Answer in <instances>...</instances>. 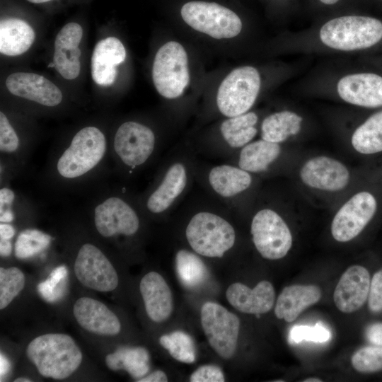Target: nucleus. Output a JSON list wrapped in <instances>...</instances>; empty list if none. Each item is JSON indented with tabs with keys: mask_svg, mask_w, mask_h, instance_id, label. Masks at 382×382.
Instances as JSON below:
<instances>
[{
	"mask_svg": "<svg viewBox=\"0 0 382 382\" xmlns=\"http://www.w3.org/2000/svg\"><path fill=\"white\" fill-rule=\"evenodd\" d=\"M337 91L349 104L365 108L382 106V76L374 73L344 76L337 82Z\"/></svg>",
	"mask_w": 382,
	"mask_h": 382,
	"instance_id": "obj_16",
	"label": "nucleus"
},
{
	"mask_svg": "<svg viewBox=\"0 0 382 382\" xmlns=\"http://www.w3.org/2000/svg\"><path fill=\"white\" fill-rule=\"evenodd\" d=\"M125 58L126 50L119 39L108 37L99 41L91 57L93 80L100 86L113 84L117 74L116 66Z\"/></svg>",
	"mask_w": 382,
	"mask_h": 382,
	"instance_id": "obj_23",
	"label": "nucleus"
},
{
	"mask_svg": "<svg viewBox=\"0 0 382 382\" xmlns=\"http://www.w3.org/2000/svg\"><path fill=\"white\" fill-rule=\"evenodd\" d=\"M139 291L149 318L154 322L166 320L173 309L172 292L164 278L149 272L140 281Z\"/></svg>",
	"mask_w": 382,
	"mask_h": 382,
	"instance_id": "obj_22",
	"label": "nucleus"
},
{
	"mask_svg": "<svg viewBox=\"0 0 382 382\" xmlns=\"http://www.w3.org/2000/svg\"><path fill=\"white\" fill-rule=\"evenodd\" d=\"M302 120L301 116L289 110L272 113L262 122V139L277 144L284 141L300 132Z\"/></svg>",
	"mask_w": 382,
	"mask_h": 382,
	"instance_id": "obj_29",
	"label": "nucleus"
},
{
	"mask_svg": "<svg viewBox=\"0 0 382 382\" xmlns=\"http://www.w3.org/2000/svg\"><path fill=\"white\" fill-rule=\"evenodd\" d=\"M352 364L361 373H372L382 370V346L364 347L352 355Z\"/></svg>",
	"mask_w": 382,
	"mask_h": 382,
	"instance_id": "obj_36",
	"label": "nucleus"
},
{
	"mask_svg": "<svg viewBox=\"0 0 382 382\" xmlns=\"http://www.w3.org/2000/svg\"><path fill=\"white\" fill-rule=\"evenodd\" d=\"M110 139L96 125H86L51 150L42 173L44 185L56 193L93 189L110 173Z\"/></svg>",
	"mask_w": 382,
	"mask_h": 382,
	"instance_id": "obj_1",
	"label": "nucleus"
},
{
	"mask_svg": "<svg viewBox=\"0 0 382 382\" xmlns=\"http://www.w3.org/2000/svg\"><path fill=\"white\" fill-rule=\"evenodd\" d=\"M160 343L173 358L178 361L190 364L196 359V349L192 337L187 333L177 330L160 337Z\"/></svg>",
	"mask_w": 382,
	"mask_h": 382,
	"instance_id": "obj_33",
	"label": "nucleus"
},
{
	"mask_svg": "<svg viewBox=\"0 0 382 382\" xmlns=\"http://www.w3.org/2000/svg\"><path fill=\"white\" fill-rule=\"evenodd\" d=\"M157 139L149 126L134 120L122 122L110 138L114 170L131 175L150 162L156 151Z\"/></svg>",
	"mask_w": 382,
	"mask_h": 382,
	"instance_id": "obj_4",
	"label": "nucleus"
},
{
	"mask_svg": "<svg viewBox=\"0 0 382 382\" xmlns=\"http://www.w3.org/2000/svg\"><path fill=\"white\" fill-rule=\"evenodd\" d=\"M319 38L325 46L339 51L371 47L382 39V22L365 16H343L324 23Z\"/></svg>",
	"mask_w": 382,
	"mask_h": 382,
	"instance_id": "obj_5",
	"label": "nucleus"
},
{
	"mask_svg": "<svg viewBox=\"0 0 382 382\" xmlns=\"http://www.w3.org/2000/svg\"><path fill=\"white\" fill-rule=\"evenodd\" d=\"M370 284V275L365 267H349L341 276L333 293L337 308L346 313L358 311L368 298Z\"/></svg>",
	"mask_w": 382,
	"mask_h": 382,
	"instance_id": "obj_18",
	"label": "nucleus"
},
{
	"mask_svg": "<svg viewBox=\"0 0 382 382\" xmlns=\"http://www.w3.org/2000/svg\"><path fill=\"white\" fill-rule=\"evenodd\" d=\"M261 86L257 69L242 66L232 70L221 81L216 94L219 112L227 117L248 112L254 105Z\"/></svg>",
	"mask_w": 382,
	"mask_h": 382,
	"instance_id": "obj_8",
	"label": "nucleus"
},
{
	"mask_svg": "<svg viewBox=\"0 0 382 382\" xmlns=\"http://www.w3.org/2000/svg\"><path fill=\"white\" fill-rule=\"evenodd\" d=\"M175 269L180 282L189 289L201 286L207 279L208 271L203 261L187 250H180L177 253Z\"/></svg>",
	"mask_w": 382,
	"mask_h": 382,
	"instance_id": "obj_32",
	"label": "nucleus"
},
{
	"mask_svg": "<svg viewBox=\"0 0 382 382\" xmlns=\"http://www.w3.org/2000/svg\"><path fill=\"white\" fill-rule=\"evenodd\" d=\"M152 79L158 93L168 99L180 96L190 82L187 54L183 46L169 41L156 52Z\"/></svg>",
	"mask_w": 382,
	"mask_h": 382,
	"instance_id": "obj_7",
	"label": "nucleus"
},
{
	"mask_svg": "<svg viewBox=\"0 0 382 382\" xmlns=\"http://www.w3.org/2000/svg\"><path fill=\"white\" fill-rule=\"evenodd\" d=\"M250 231L257 250L265 259H281L291 248V231L284 219L272 209L257 212L253 218Z\"/></svg>",
	"mask_w": 382,
	"mask_h": 382,
	"instance_id": "obj_11",
	"label": "nucleus"
},
{
	"mask_svg": "<svg viewBox=\"0 0 382 382\" xmlns=\"http://www.w3.org/2000/svg\"><path fill=\"white\" fill-rule=\"evenodd\" d=\"M82 35L83 29L79 24L69 23L56 37L53 62L57 71L66 79L72 80L79 75L81 51L79 45Z\"/></svg>",
	"mask_w": 382,
	"mask_h": 382,
	"instance_id": "obj_20",
	"label": "nucleus"
},
{
	"mask_svg": "<svg viewBox=\"0 0 382 382\" xmlns=\"http://www.w3.org/2000/svg\"><path fill=\"white\" fill-rule=\"evenodd\" d=\"M187 241L197 254L221 257L234 245L236 233L231 224L219 215L209 212L195 214L185 230Z\"/></svg>",
	"mask_w": 382,
	"mask_h": 382,
	"instance_id": "obj_6",
	"label": "nucleus"
},
{
	"mask_svg": "<svg viewBox=\"0 0 382 382\" xmlns=\"http://www.w3.org/2000/svg\"><path fill=\"white\" fill-rule=\"evenodd\" d=\"M365 336L369 342L382 346V323L370 325L366 329Z\"/></svg>",
	"mask_w": 382,
	"mask_h": 382,
	"instance_id": "obj_41",
	"label": "nucleus"
},
{
	"mask_svg": "<svg viewBox=\"0 0 382 382\" xmlns=\"http://www.w3.org/2000/svg\"><path fill=\"white\" fill-rule=\"evenodd\" d=\"M321 296L322 291L316 285L286 286L277 298L274 314L279 319L293 322L303 310L316 303Z\"/></svg>",
	"mask_w": 382,
	"mask_h": 382,
	"instance_id": "obj_24",
	"label": "nucleus"
},
{
	"mask_svg": "<svg viewBox=\"0 0 382 382\" xmlns=\"http://www.w3.org/2000/svg\"><path fill=\"white\" fill-rule=\"evenodd\" d=\"M321 3L325 5H333L336 4L339 0H319Z\"/></svg>",
	"mask_w": 382,
	"mask_h": 382,
	"instance_id": "obj_46",
	"label": "nucleus"
},
{
	"mask_svg": "<svg viewBox=\"0 0 382 382\" xmlns=\"http://www.w3.org/2000/svg\"><path fill=\"white\" fill-rule=\"evenodd\" d=\"M25 277L16 267H0V309L6 308L23 289Z\"/></svg>",
	"mask_w": 382,
	"mask_h": 382,
	"instance_id": "obj_34",
	"label": "nucleus"
},
{
	"mask_svg": "<svg viewBox=\"0 0 382 382\" xmlns=\"http://www.w3.org/2000/svg\"><path fill=\"white\" fill-rule=\"evenodd\" d=\"M67 270L65 266L62 265L55 268L46 280L37 285V291L46 301H54L58 299L62 294L63 279L66 277Z\"/></svg>",
	"mask_w": 382,
	"mask_h": 382,
	"instance_id": "obj_37",
	"label": "nucleus"
},
{
	"mask_svg": "<svg viewBox=\"0 0 382 382\" xmlns=\"http://www.w3.org/2000/svg\"><path fill=\"white\" fill-rule=\"evenodd\" d=\"M6 85L11 94L45 108L57 107L63 100L60 89L52 81L37 74L13 73L7 77Z\"/></svg>",
	"mask_w": 382,
	"mask_h": 382,
	"instance_id": "obj_15",
	"label": "nucleus"
},
{
	"mask_svg": "<svg viewBox=\"0 0 382 382\" xmlns=\"http://www.w3.org/2000/svg\"><path fill=\"white\" fill-rule=\"evenodd\" d=\"M92 190L84 209L100 237L111 240L132 237L139 232L141 224L139 200L134 201L123 189L105 182Z\"/></svg>",
	"mask_w": 382,
	"mask_h": 382,
	"instance_id": "obj_2",
	"label": "nucleus"
},
{
	"mask_svg": "<svg viewBox=\"0 0 382 382\" xmlns=\"http://www.w3.org/2000/svg\"><path fill=\"white\" fill-rule=\"evenodd\" d=\"M12 252L11 241L0 240V254L1 257H8Z\"/></svg>",
	"mask_w": 382,
	"mask_h": 382,
	"instance_id": "obj_44",
	"label": "nucleus"
},
{
	"mask_svg": "<svg viewBox=\"0 0 382 382\" xmlns=\"http://www.w3.org/2000/svg\"><path fill=\"white\" fill-rule=\"evenodd\" d=\"M368 303L371 311L378 313L382 311V269L376 272L372 277Z\"/></svg>",
	"mask_w": 382,
	"mask_h": 382,
	"instance_id": "obj_39",
	"label": "nucleus"
},
{
	"mask_svg": "<svg viewBox=\"0 0 382 382\" xmlns=\"http://www.w3.org/2000/svg\"><path fill=\"white\" fill-rule=\"evenodd\" d=\"M138 382H166L168 381V377L166 374L161 371H155L144 377L138 379Z\"/></svg>",
	"mask_w": 382,
	"mask_h": 382,
	"instance_id": "obj_42",
	"label": "nucleus"
},
{
	"mask_svg": "<svg viewBox=\"0 0 382 382\" xmlns=\"http://www.w3.org/2000/svg\"><path fill=\"white\" fill-rule=\"evenodd\" d=\"M228 303L238 311L248 314H262L274 306L275 291L267 281L260 282L253 289L239 282L231 284L226 291Z\"/></svg>",
	"mask_w": 382,
	"mask_h": 382,
	"instance_id": "obj_21",
	"label": "nucleus"
},
{
	"mask_svg": "<svg viewBox=\"0 0 382 382\" xmlns=\"http://www.w3.org/2000/svg\"><path fill=\"white\" fill-rule=\"evenodd\" d=\"M48 67H54V63L53 62L50 63Z\"/></svg>",
	"mask_w": 382,
	"mask_h": 382,
	"instance_id": "obj_50",
	"label": "nucleus"
},
{
	"mask_svg": "<svg viewBox=\"0 0 382 382\" xmlns=\"http://www.w3.org/2000/svg\"><path fill=\"white\" fill-rule=\"evenodd\" d=\"M354 149L364 154L382 151V111L370 116L356 129L352 137Z\"/></svg>",
	"mask_w": 382,
	"mask_h": 382,
	"instance_id": "obj_31",
	"label": "nucleus"
},
{
	"mask_svg": "<svg viewBox=\"0 0 382 382\" xmlns=\"http://www.w3.org/2000/svg\"><path fill=\"white\" fill-rule=\"evenodd\" d=\"M16 230L9 224L1 223L0 224V240L11 241L14 236Z\"/></svg>",
	"mask_w": 382,
	"mask_h": 382,
	"instance_id": "obj_43",
	"label": "nucleus"
},
{
	"mask_svg": "<svg viewBox=\"0 0 382 382\" xmlns=\"http://www.w3.org/2000/svg\"><path fill=\"white\" fill-rule=\"evenodd\" d=\"M15 382H30L32 380L26 377H19L14 380Z\"/></svg>",
	"mask_w": 382,
	"mask_h": 382,
	"instance_id": "obj_47",
	"label": "nucleus"
},
{
	"mask_svg": "<svg viewBox=\"0 0 382 382\" xmlns=\"http://www.w3.org/2000/svg\"><path fill=\"white\" fill-rule=\"evenodd\" d=\"M304 382H321L323 381L321 379L316 378V377H311L306 378L303 380Z\"/></svg>",
	"mask_w": 382,
	"mask_h": 382,
	"instance_id": "obj_48",
	"label": "nucleus"
},
{
	"mask_svg": "<svg viewBox=\"0 0 382 382\" xmlns=\"http://www.w3.org/2000/svg\"><path fill=\"white\" fill-rule=\"evenodd\" d=\"M51 237L37 230L22 231L15 244V255L19 259L31 257L46 248Z\"/></svg>",
	"mask_w": 382,
	"mask_h": 382,
	"instance_id": "obj_35",
	"label": "nucleus"
},
{
	"mask_svg": "<svg viewBox=\"0 0 382 382\" xmlns=\"http://www.w3.org/2000/svg\"><path fill=\"white\" fill-rule=\"evenodd\" d=\"M201 324L212 349L222 358L234 354L240 329L236 315L221 305L207 302L201 308Z\"/></svg>",
	"mask_w": 382,
	"mask_h": 382,
	"instance_id": "obj_12",
	"label": "nucleus"
},
{
	"mask_svg": "<svg viewBox=\"0 0 382 382\" xmlns=\"http://www.w3.org/2000/svg\"><path fill=\"white\" fill-rule=\"evenodd\" d=\"M376 207L371 193L354 195L335 214L331 225L332 237L339 242H347L357 236L374 216Z\"/></svg>",
	"mask_w": 382,
	"mask_h": 382,
	"instance_id": "obj_13",
	"label": "nucleus"
},
{
	"mask_svg": "<svg viewBox=\"0 0 382 382\" xmlns=\"http://www.w3.org/2000/svg\"><path fill=\"white\" fill-rule=\"evenodd\" d=\"M74 318L84 330L103 336H114L121 330L117 316L101 301L91 297L78 299L73 306Z\"/></svg>",
	"mask_w": 382,
	"mask_h": 382,
	"instance_id": "obj_19",
	"label": "nucleus"
},
{
	"mask_svg": "<svg viewBox=\"0 0 382 382\" xmlns=\"http://www.w3.org/2000/svg\"><path fill=\"white\" fill-rule=\"evenodd\" d=\"M180 15L192 28L215 39L234 37L242 30L239 16L230 8L215 2H187L180 9Z\"/></svg>",
	"mask_w": 382,
	"mask_h": 382,
	"instance_id": "obj_9",
	"label": "nucleus"
},
{
	"mask_svg": "<svg viewBox=\"0 0 382 382\" xmlns=\"http://www.w3.org/2000/svg\"><path fill=\"white\" fill-rule=\"evenodd\" d=\"M300 177L311 187L338 191L347 185L349 173L341 162L327 156H318L305 163L300 170Z\"/></svg>",
	"mask_w": 382,
	"mask_h": 382,
	"instance_id": "obj_17",
	"label": "nucleus"
},
{
	"mask_svg": "<svg viewBox=\"0 0 382 382\" xmlns=\"http://www.w3.org/2000/svg\"><path fill=\"white\" fill-rule=\"evenodd\" d=\"M331 335L330 331L320 323L313 327L297 325L292 328L289 335L291 343H299L303 340L315 342L328 341Z\"/></svg>",
	"mask_w": 382,
	"mask_h": 382,
	"instance_id": "obj_38",
	"label": "nucleus"
},
{
	"mask_svg": "<svg viewBox=\"0 0 382 382\" xmlns=\"http://www.w3.org/2000/svg\"><path fill=\"white\" fill-rule=\"evenodd\" d=\"M105 360L110 369H124L137 381L146 376L150 369L149 352L141 347H120L106 355Z\"/></svg>",
	"mask_w": 382,
	"mask_h": 382,
	"instance_id": "obj_27",
	"label": "nucleus"
},
{
	"mask_svg": "<svg viewBox=\"0 0 382 382\" xmlns=\"http://www.w3.org/2000/svg\"><path fill=\"white\" fill-rule=\"evenodd\" d=\"M35 34L25 21L6 18L0 23V52L7 56H18L25 52L33 45Z\"/></svg>",
	"mask_w": 382,
	"mask_h": 382,
	"instance_id": "obj_25",
	"label": "nucleus"
},
{
	"mask_svg": "<svg viewBox=\"0 0 382 382\" xmlns=\"http://www.w3.org/2000/svg\"><path fill=\"white\" fill-rule=\"evenodd\" d=\"M75 249L74 271L82 285L100 292L117 288L119 279L116 270L98 245L90 241H81Z\"/></svg>",
	"mask_w": 382,
	"mask_h": 382,
	"instance_id": "obj_10",
	"label": "nucleus"
},
{
	"mask_svg": "<svg viewBox=\"0 0 382 382\" xmlns=\"http://www.w3.org/2000/svg\"><path fill=\"white\" fill-rule=\"evenodd\" d=\"M27 1L33 4H42V3L49 2L52 0H27Z\"/></svg>",
	"mask_w": 382,
	"mask_h": 382,
	"instance_id": "obj_49",
	"label": "nucleus"
},
{
	"mask_svg": "<svg viewBox=\"0 0 382 382\" xmlns=\"http://www.w3.org/2000/svg\"><path fill=\"white\" fill-rule=\"evenodd\" d=\"M258 117L254 112L230 117L222 122L220 132L225 141L232 148L243 147L255 137Z\"/></svg>",
	"mask_w": 382,
	"mask_h": 382,
	"instance_id": "obj_30",
	"label": "nucleus"
},
{
	"mask_svg": "<svg viewBox=\"0 0 382 382\" xmlns=\"http://www.w3.org/2000/svg\"><path fill=\"white\" fill-rule=\"evenodd\" d=\"M191 382H224V374L221 369L214 365L199 367L190 376Z\"/></svg>",
	"mask_w": 382,
	"mask_h": 382,
	"instance_id": "obj_40",
	"label": "nucleus"
},
{
	"mask_svg": "<svg viewBox=\"0 0 382 382\" xmlns=\"http://www.w3.org/2000/svg\"><path fill=\"white\" fill-rule=\"evenodd\" d=\"M9 370V363L8 359L1 354L0 357V375L1 379L4 376Z\"/></svg>",
	"mask_w": 382,
	"mask_h": 382,
	"instance_id": "obj_45",
	"label": "nucleus"
},
{
	"mask_svg": "<svg viewBox=\"0 0 382 382\" xmlns=\"http://www.w3.org/2000/svg\"><path fill=\"white\" fill-rule=\"evenodd\" d=\"M187 173L184 164H171L162 177L139 199L143 211L152 216L165 213L184 191Z\"/></svg>",
	"mask_w": 382,
	"mask_h": 382,
	"instance_id": "obj_14",
	"label": "nucleus"
},
{
	"mask_svg": "<svg viewBox=\"0 0 382 382\" xmlns=\"http://www.w3.org/2000/svg\"><path fill=\"white\" fill-rule=\"evenodd\" d=\"M26 355L40 375L57 380L65 379L75 372L83 355L74 340L64 333H46L31 340Z\"/></svg>",
	"mask_w": 382,
	"mask_h": 382,
	"instance_id": "obj_3",
	"label": "nucleus"
},
{
	"mask_svg": "<svg viewBox=\"0 0 382 382\" xmlns=\"http://www.w3.org/2000/svg\"><path fill=\"white\" fill-rule=\"evenodd\" d=\"M280 152L281 148L277 143L264 139L250 142L242 147L238 166L249 173L265 171L277 158Z\"/></svg>",
	"mask_w": 382,
	"mask_h": 382,
	"instance_id": "obj_28",
	"label": "nucleus"
},
{
	"mask_svg": "<svg viewBox=\"0 0 382 382\" xmlns=\"http://www.w3.org/2000/svg\"><path fill=\"white\" fill-rule=\"evenodd\" d=\"M208 180L219 195L231 197L247 190L252 183V178L249 172L240 167L224 164L210 170Z\"/></svg>",
	"mask_w": 382,
	"mask_h": 382,
	"instance_id": "obj_26",
	"label": "nucleus"
}]
</instances>
